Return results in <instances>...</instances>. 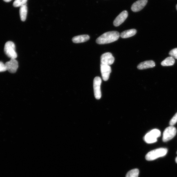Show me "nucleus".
Here are the masks:
<instances>
[{"mask_svg": "<svg viewBox=\"0 0 177 177\" xmlns=\"http://www.w3.org/2000/svg\"><path fill=\"white\" fill-rule=\"evenodd\" d=\"M120 36L116 31L106 32L100 35L96 40V42L99 44H104L114 42L117 40Z\"/></svg>", "mask_w": 177, "mask_h": 177, "instance_id": "f257e3e1", "label": "nucleus"}, {"mask_svg": "<svg viewBox=\"0 0 177 177\" xmlns=\"http://www.w3.org/2000/svg\"><path fill=\"white\" fill-rule=\"evenodd\" d=\"M168 150L165 148H160L151 150L146 155L145 158L148 161H152L166 155Z\"/></svg>", "mask_w": 177, "mask_h": 177, "instance_id": "f03ea898", "label": "nucleus"}, {"mask_svg": "<svg viewBox=\"0 0 177 177\" xmlns=\"http://www.w3.org/2000/svg\"><path fill=\"white\" fill-rule=\"evenodd\" d=\"M4 51L6 55L11 59H15L17 58L16 46L13 42L9 41L6 42L4 46Z\"/></svg>", "mask_w": 177, "mask_h": 177, "instance_id": "7ed1b4c3", "label": "nucleus"}, {"mask_svg": "<svg viewBox=\"0 0 177 177\" xmlns=\"http://www.w3.org/2000/svg\"><path fill=\"white\" fill-rule=\"evenodd\" d=\"M161 136V131L157 129H154L146 135L144 139L147 143H153L156 142L157 138Z\"/></svg>", "mask_w": 177, "mask_h": 177, "instance_id": "20e7f679", "label": "nucleus"}, {"mask_svg": "<svg viewBox=\"0 0 177 177\" xmlns=\"http://www.w3.org/2000/svg\"><path fill=\"white\" fill-rule=\"evenodd\" d=\"M176 132V129L174 126L168 127L163 133V141L164 142H167L173 139L175 136Z\"/></svg>", "mask_w": 177, "mask_h": 177, "instance_id": "39448f33", "label": "nucleus"}, {"mask_svg": "<svg viewBox=\"0 0 177 177\" xmlns=\"http://www.w3.org/2000/svg\"><path fill=\"white\" fill-rule=\"evenodd\" d=\"M102 80L99 77H97L95 78L94 80L93 87L95 96L96 99H99L101 96V85Z\"/></svg>", "mask_w": 177, "mask_h": 177, "instance_id": "423d86ee", "label": "nucleus"}, {"mask_svg": "<svg viewBox=\"0 0 177 177\" xmlns=\"http://www.w3.org/2000/svg\"><path fill=\"white\" fill-rule=\"evenodd\" d=\"M114 58L111 53L106 52L101 56V63L103 64L110 65L114 62Z\"/></svg>", "mask_w": 177, "mask_h": 177, "instance_id": "0eeeda50", "label": "nucleus"}, {"mask_svg": "<svg viewBox=\"0 0 177 177\" xmlns=\"http://www.w3.org/2000/svg\"><path fill=\"white\" fill-rule=\"evenodd\" d=\"M7 70L11 73H15L18 68L19 65L17 61L15 59H11L5 64Z\"/></svg>", "mask_w": 177, "mask_h": 177, "instance_id": "6e6552de", "label": "nucleus"}, {"mask_svg": "<svg viewBox=\"0 0 177 177\" xmlns=\"http://www.w3.org/2000/svg\"><path fill=\"white\" fill-rule=\"evenodd\" d=\"M100 70L103 79L105 81H107L112 72L111 67L109 65L101 64Z\"/></svg>", "mask_w": 177, "mask_h": 177, "instance_id": "1a4fd4ad", "label": "nucleus"}, {"mask_svg": "<svg viewBox=\"0 0 177 177\" xmlns=\"http://www.w3.org/2000/svg\"><path fill=\"white\" fill-rule=\"evenodd\" d=\"M148 0H139L132 4L131 7V9L134 12H138L144 7L146 5Z\"/></svg>", "mask_w": 177, "mask_h": 177, "instance_id": "9d476101", "label": "nucleus"}, {"mask_svg": "<svg viewBox=\"0 0 177 177\" xmlns=\"http://www.w3.org/2000/svg\"><path fill=\"white\" fill-rule=\"evenodd\" d=\"M128 13L126 11L122 12L117 16L114 21V25L115 26L117 27L122 24L127 18Z\"/></svg>", "mask_w": 177, "mask_h": 177, "instance_id": "9b49d317", "label": "nucleus"}, {"mask_svg": "<svg viewBox=\"0 0 177 177\" xmlns=\"http://www.w3.org/2000/svg\"><path fill=\"white\" fill-rule=\"evenodd\" d=\"M155 65V63L154 61L152 60H147L142 62L137 66V68L139 70H144L153 68Z\"/></svg>", "mask_w": 177, "mask_h": 177, "instance_id": "f8f14e48", "label": "nucleus"}, {"mask_svg": "<svg viewBox=\"0 0 177 177\" xmlns=\"http://www.w3.org/2000/svg\"><path fill=\"white\" fill-rule=\"evenodd\" d=\"M90 38L89 35H79L73 38L72 41L74 43H81L88 41Z\"/></svg>", "mask_w": 177, "mask_h": 177, "instance_id": "ddd939ff", "label": "nucleus"}, {"mask_svg": "<svg viewBox=\"0 0 177 177\" xmlns=\"http://www.w3.org/2000/svg\"><path fill=\"white\" fill-rule=\"evenodd\" d=\"M137 32L135 29H131L124 31L120 34V37L123 38H129L134 36Z\"/></svg>", "mask_w": 177, "mask_h": 177, "instance_id": "4468645a", "label": "nucleus"}, {"mask_svg": "<svg viewBox=\"0 0 177 177\" xmlns=\"http://www.w3.org/2000/svg\"><path fill=\"white\" fill-rule=\"evenodd\" d=\"M27 7L26 4L20 7V14L21 21H25L27 16Z\"/></svg>", "mask_w": 177, "mask_h": 177, "instance_id": "2eb2a0df", "label": "nucleus"}, {"mask_svg": "<svg viewBox=\"0 0 177 177\" xmlns=\"http://www.w3.org/2000/svg\"><path fill=\"white\" fill-rule=\"evenodd\" d=\"M175 60L172 56L168 57L162 62L161 65L163 66H171L174 65Z\"/></svg>", "mask_w": 177, "mask_h": 177, "instance_id": "dca6fc26", "label": "nucleus"}, {"mask_svg": "<svg viewBox=\"0 0 177 177\" xmlns=\"http://www.w3.org/2000/svg\"><path fill=\"white\" fill-rule=\"evenodd\" d=\"M139 170L137 169H132L128 172L126 177H138Z\"/></svg>", "mask_w": 177, "mask_h": 177, "instance_id": "f3484780", "label": "nucleus"}, {"mask_svg": "<svg viewBox=\"0 0 177 177\" xmlns=\"http://www.w3.org/2000/svg\"><path fill=\"white\" fill-rule=\"evenodd\" d=\"M27 1L28 0H15L13 4V6L15 7H20L26 4Z\"/></svg>", "mask_w": 177, "mask_h": 177, "instance_id": "a211bd4d", "label": "nucleus"}, {"mask_svg": "<svg viewBox=\"0 0 177 177\" xmlns=\"http://www.w3.org/2000/svg\"><path fill=\"white\" fill-rule=\"evenodd\" d=\"M171 56L173 57L174 59L177 60V48L171 50L169 53Z\"/></svg>", "mask_w": 177, "mask_h": 177, "instance_id": "6ab92c4d", "label": "nucleus"}, {"mask_svg": "<svg viewBox=\"0 0 177 177\" xmlns=\"http://www.w3.org/2000/svg\"><path fill=\"white\" fill-rule=\"evenodd\" d=\"M177 122V112L175 114L170 122V126H174Z\"/></svg>", "mask_w": 177, "mask_h": 177, "instance_id": "aec40b11", "label": "nucleus"}, {"mask_svg": "<svg viewBox=\"0 0 177 177\" xmlns=\"http://www.w3.org/2000/svg\"><path fill=\"white\" fill-rule=\"evenodd\" d=\"M7 70L5 64L0 61V72H5Z\"/></svg>", "mask_w": 177, "mask_h": 177, "instance_id": "412c9836", "label": "nucleus"}, {"mask_svg": "<svg viewBox=\"0 0 177 177\" xmlns=\"http://www.w3.org/2000/svg\"><path fill=\"white\" fill-rule=\"evenodd\" d=\"M3 1L5 2H10L12 0H3Z\"/></svg>", "mask_w": 177, "mask_h": 177, "instance_id": "4be33fe9", "label": "nucleus"}, {"mask_svg": "<svg viewBox=\"0 0 177 177\" xmlns=\"http://www.w3.org/2000/svg\"><path fill=\"white\" fill-rule=\"evenodd\" d=\"M175 162L177 163V157H176L175 158Z\"/></svg>", "mask_w": 177, "mask_h": 177, "instance_id": "5701e85b", "label": "nucleus"}, {"mask_svg": "<svg viewBox=\"0 0 177 177\" xmlns=\"http://www.w3.org/2000/svg\"><path fill=\"white\" fill-rule=\"evenodd\" d=\"M176 10H177V4L176 5Z\"/></svg>", "mask_w": 177, "mask_h": 177, "instance_id": "b1692460", "label": "nucleus"}, {"mask_svg": "<svg viewBox=\"0 0 177 177\" xmlns=\"http://www.w3.org/2000/svg\"><path fill=\"white\" fill-rule=\"evenodd\" d=\"M176 154H177V152H176Z\"/></svg>", "mask_w": 177, "mask_h": 177, "instance_id": "393cba45", "label": "nucleus"}]
</instances>
